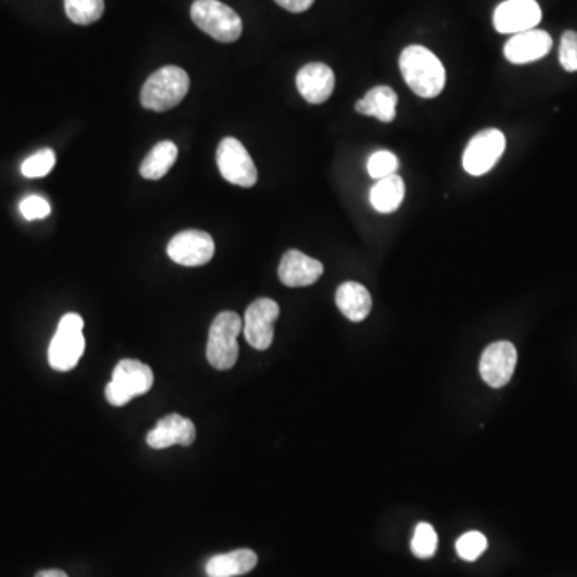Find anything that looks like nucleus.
Returning <instances> with one entry per match:
<instances>
[{"label":"nucleus","mask_w":577,"mask_h":577,"mask_svg":"<svg viewBox=\"0 0 577 577\" xmlns=\"http://www.w3.org/2000/svg\"><path fill=\"white\" fill-rule=\"evenodd\" d=\"M404 82L420 98H436L446 84V69L435 53L422 45H409L400 57Z\"/></svg>","instance_id":"obj_1"},{"label":"nucleus","mask_w":577,"mask_h":577,"mask_svg":"<svg viewBox=\"0 0 577 577\" xmlns=\"http://www.w3.org/2000/svg\"><path fill=\"white\" fill-rule=\"evenodd\" d=\"M190 90V77L185 69L178 66H164L156 73L148 77L142 89V105L146 109L164 113L175 106L186 97Z\"/></svg>","instance_id":"obj_2"},{"label":"nucleus","mask_w":577,"mask_h":577,"mask_svg":"<svg viewBox=\"0 0 577 577\" xmlns=\"http://www.w3.org/2000/svg\"><path fill=\"white\" fill-rule=\"evenodd\" d=\"M243 332V319L235 311H222L210 326L207 360L217 371H228L239 356L238 337Z\"/></svg>","instance_id":"obj_3"},{"label":"nucleus","mask_w":577,"mask_h":577,"mask_svg":"<svg viewBox=\"0 0 577 577\" xmlns=\"http://www.w3.org/2000/svg\"><path fill=\"white\" fill-rule=\"evenodd\" d=\"M194 25L215 41L231 44L243 34V20L235 10L218 0H196L191 5Z\"/></svg>","instance_id":"obj_4"},{"label":"nucleus","mask_w":577,"mask_h":577,"mask_svg":"<svg viewBox=\"0 0 577 577\" xmlns=\"http://www.w3.org/2000/svg\"><path fill=\"white\" fill-rule=\"evenodd\" d=\"M84 319L68 313L60 319L57 332L49 347V363L55 371L66 372L76 368L85 352Z\"/></svg>","instance_id":"obj_5"},{"label":"nucleus","mask_w":577,"mask_h":577,"mask_svg":"<svg viewBox=\"0 0 577 577\" xmlns=\"http://www.w3.org/2000/svg\"><path fill=\"white\" fill-rule=\"evenodd\" d=\"M154 374L150 366L137 360H122L114 368L113 380L106 387V400L113 406H126L135 396L150 392Z\"/></svg>","instance_id":"obj_6"},{"label":"nucleus","mask_w":577,"mask_h":577,"mask_svg":"<svg viewBox=\"0 0 577 577\" xmlns=\"http://www.w3.org/2000/svg\"><path fill=\"white\" fill-rule=\"evenodd\" d=\"M217 166L226 182L251 188L259 180V172L243 143L236 138H223L218 145Z\"/></svg>","instance_id":"obj_7"},{"label":"nucleus","mask_w":577,"mask_h":577,"mask_svg":"<svg viewBox=\"0 0 577 577\" xmlns=\"http://www.w3.org/2000/svg\"><path fill=\"white\" fill-rule=\"evenodd\" d=\"M505 151V135L499 129L481 130L465 148L462 166L467 174L481 177L496 166Z\"/></svg>","instance_id":"obj_8"},{"label":"nucleus","mask_w":577,"mask_h":577,"mask_svg":"<svg viewBox=\"0 0 577 577\" xmlns=\"http://www.w3.org/2000/svg\"><path fill=\"white\" fill-rule=\"evenodd\" d=\"M279 305L275 300L259 299L251 303L244 316L243 331L247 342L255 350H267L275 337V323Z\"/></svg>","instance_id":"obj_9"},{"label":"nucleus","mask_w":577,"mask_h":577,"mask_svg":"<svg viewBox=\"0 0 577 577\" xmlns=\"http://www.w3.org/2000/svg\"><path fill=\"white\" fill-rule=\"evenodd\" d=\"M167 254L170 259L183 267H201L214 257V239L206 231H182L170 241Z\"/></svg>","instance_id":"obj_10"},{"label":"nucleus","mask_w":577,"mask_h":577,"mask_svg":"<svg viewBox=\"0 0 577 577\" xmlns=\"http://www.w3.org/2000/svg\"><path fill=\"white\" fill-rule=\"evenodd\" d=\"M542 10L536 0H505L494 12V28L501 34H520L536 28Z\"/></svg>","instance_id":"obj_11"},{"label":"nucleus","mask_w":577,"mask_h":577,"mask_svg":"<svg viewBox=\"0 0 577 577\" xmlns=\"http://www.w3.org/2000/svg\"><path fill=\"white\" fill-rule=\"evenodd\" d=\"M517 348L510 342H494L481 355L480 374L489 387L502 388L509 384L517 368Z\"/></svg>","instance_id":"obj_12"},{"label":"nucleus","mask_w":577,"mask_h":577,"mask_svg":"<svg viewBox=\"0 0 577 577\" xmlns=\"http://www.w3.org/2000/svg\"><path fill=\"white\" fill-rule=\"evenodd\" d=\"M552 37L541 29H529L513 34L505 44L504 55L513 65H526L541 60L552 50Z\"/></svg>","instance_id":"obj_13"},{"label":"nucleus","mask_w":577,"mask_h":577,"mask_svg":"<svg viewBox=\"0 0 577 577\" xmlns=\"http://www.w3.org/2000/svg\"><path fill=\"white\" fill-rule=\"evenodd\" d=\"M295 82L303 100L311 105H321L334 93V71L324 63H308L303 66Z\"/></svg>","instance_id":"obj_14"},{"label":"nucleus","mask_w":577,"mask_h":577,"mask_svg":"<svg viewBox=\"0 0 577 577\" xmlns=\"http://www.w3.org/2000/svg\"><path fill=\"white\" fill-rule=\"evenodd\" d=\"M196 438V427L193 420L186 419L180 414H169L164 419L159 420L156 428H153L146 443L153 449H167L175 444L180 446H191Z\"/></svg>","instance_id":"obj_15"},{"label":"nucleus","mask_w":577,"mask_h":577,"mask_svg":"<svg viewBox=\"0 0 577 577\" xmlns=\"http://www.w3.org/2000/svg\"><path fill=\"white\" fill-rule=\"evenodd\" d=\"M323 273V263L300 251H287L279 263L278 276L287 287L311 286Z\"/></svg>","instance_id":"obj_16"},{"label":"nucleus","mask_w":577,"mask_h":577,"mask_svg":"<svg viewBox=\"0 0 577 577\" xmlns=\"http://www.w3.org/2000/svg\"><path fill=\"white\" fill-rule=\"evenodd\" d=\"M335 303L345 318L353 323H361L372 310V297L363 284L347 281L337 289Z\"/></svg>","instance_id":"obj_17"},{"label":"nucleus","mask_w":577,"mask_h":577,"mask_svg":"<svg viewBox=\"0 0 577 577\" xmlns=\"http://www.w3.org/2000/svg\"><path fill=\"white\" fill-rule=\"evenodd\" d=\"M396 105H398V95H396L395 90L388 85H379V87L369 90L361 100H358L355 109L363 116L376 118L380 122L390 124L396 118Z\"/></svg>","instance_id":"obj_18"},{"label":"nucleus","mask_w":577,"mask_h":577,"mask_svg":"<svg viewBox=\"0 0 577 577\" xmlns=\"http://www.w3.org/2000/svg\"><path fill=\"white\" fill-rule=\"evenodd\" d=\"M257 553L249 549H239L235 552L223 553L210 558L206 565L209 577H236L251 573L257 566Z\"/></svg>","instance_id":"obj_19"},{"label":"nucleus","mask_w":577,"mask_h":577,"mask_svg":"<svg viewBox=\"0 0 577 577\" xmlns=\"http://www.w3.org/2000/svg\"><path fill=\"white\" fill-rule=\"evenodd\" d=\"M406 194L403 178L400 175H390V177L380 178L376 185L372 186L371 204L380 214H392L400 209Z\"/></svg>","instance_id":"obj_20"},{"label":"nucleus","mask_w":577,"mask_h":577,"mask_svg":"<svg viewBox=\"0 0 577 577\" xmlns=\"http://www.w3.org/2000/svg\"><path fill=\"white\" fill-rule=\"evenodd\" d=\"M177 156L178 148L175 143L169 140L158 143L142 162L140 174L146 180H159L169 172L170 167L174 166Z\"/></svg>","instance_id":"obj_21"},{"label":"nucleus","mask_w":577,"mask_h":577,"mask_svg":"<svg viewBox=\"0 0 577 577\" xmlns=\"http://www.w3.org/2000/svg\"><path fill=\"white\" fill-rule=\"evenodd\" d=\"M66 15L76 25H92L105 13V0H65Z\"/></svg>","instance_id":"obj_22"},{"label":"nucleus","mask_w":577,"mask_h":577,"mask_svg":"<svg viewBox=\"0 0 577 577\" xmlns=\"http://www.w3.org/2000/svg\"><path fill=\"white\" fill-rule=\"evenodd\" d=\"M412 553L417 558H432L438 549V534L432 525L419 523L411 541Z\"/></svg>","instance_id":"obj_23"},{"label":"nucleus","mask_w":577,"mask_h":577,"mask_svg":"<svg viewBox=\"0 0 577 577\" xmlns=\"http://www.w3.org/2000/svg\"><path fill=\"white\" fill-rule=\"evenodd\" d=\"M488 549V539L485 534L470 531L460 536L456 542L457 555L465 561H475Z\"/></svg>","instance_id":"obj_24"},{"label":"nucleus","mask_w":577,"mask_h":577,"mask_svg":"<svg viewBox=\"0 0 577 577\" xmlns=\"http://www.w3.org/2000/svg\"><path fill=\"white\" fill-rule=\"evenodd\" d=\"M55 153L52 150H41L26 159L21 166V174L26 178H41L49 175L55 167Z\"/></svg>","instance_id":"obj_25"},{"label":"nucleus","mask_w":577,"mask_h":577,"mask_svg":"<svg viewBox=\"0 0 577 577\" xmlns=\"http://www.w3.org/2000/svg\"><path fill=\"white\" fill-rule=\"evenodd\" d=\"M400 169V161L392 151H377L372 154L368 161V172L372 178H380L396 175V170Z\"/></svg>","instance_id":"obj_26"},{"label":"nucleus","mask_w":577,"mask_h":577,"mask_svg":"<svg viewBox=\"0 0 577 577\" xmlns=\"http://www.w3.org/2000/svg\"><path fill=\"white\" fill-rule=\"evenodd\" d=\"M560 63L568 73H577V33L566 31L561 36Z\"/></svg>","instance_id":"obj_27"},{"label":"nucleus","mask_w":577,"mask_h":577,"mask_svg":"<svg viewBox=\"0 0 577 577\" xmlns=\"http://www.w3.org/2000/svg\"><path fill=\"white\" fill-rule=\"evenodd\" d=\"M20 210L26 220H41L49 217L52 207L41 196H28L21 201Z\"/></svg>","instance_id":"obj_28"},{"label":"nucleus","mask_w":577,"mask_h":577,"mask_svg":"<svg viewBox=\"0 0 577 577\" xmlns=\"http://www.w3.org/2000/svg\"><path fill=\"white\" fill-rule=\"evenodd\" d=\"M276 4L292 13L307 12L315 0H275Z\"/></svg>","instance_id":"obj_29"},{"label":"nucleus","mask_w":577,"mask_h":577,"mask_svg":"<svg viewBox=\"0 0 577 577\" xmlns=\"http://www.w3.org/2000/svg\"><path fill=\"white\" fill-rule=\"evenodd\" d=\"M36 577H68V574L61 569H44V571H39Z\"/></svg>","instance_id":"obj_30"}]
</instances>
